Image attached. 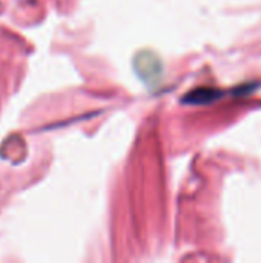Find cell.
I'll list each match as a JSON object with an SVG mask.
<instances>
[{
	"label": "cell",
	"instance_id": "cell-1",
	"mask_svg": "<svg viewBox=\"0 0 261 263\" xmlns=\"http://www.w3.org/2000/svg\"><path fill=\"white\" fill-rule=\"evenodd\" d=\"M217 97H220V92H217L215 89H197V91L191 92L185 100H188L191 103H209V102L215 100Z\"/></svg>",
	"mask_w": 261,
	"mask_h": 263
}]
</instances>
